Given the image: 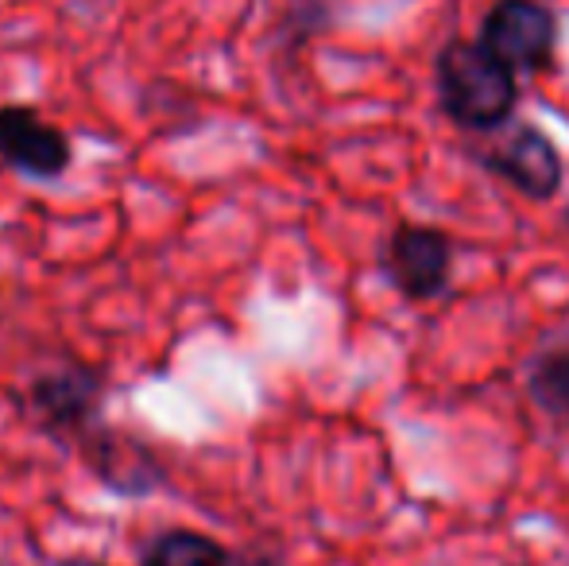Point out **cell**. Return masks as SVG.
Wrapping results in <instances>:
<instances>
[{
  "label": "cell",
  "instance_id": "5b68a950",
  "mask_svg": "<svg viewBox=\"0 0 569 566\" xmlns=\"http://www.w3.org/2000/svg\"><path fill=\"white\" fill-rule=\"evenodd\" d=\"M0 163L36 182H54L74 163V143L31 106H0Z\"/></svg>",
  "mask_w": 569,
  "mask_h": 566
},
{
  "label": "cell",
  "instance_id": "8992f818",
  "mask_svg": "<svg viewBox=\"0 0 569 566\" xmlns=\"http://www.w3.org/2000/svg\"><path fill=\"white\" fill-rule=\"evenodd\" d=\"M453 249L446 234L427 226H399L383 249V268L407 299H430L450 280Z\"/></svg>",
  "mask_w": 569,
  "mask_h": 566
},
{
  "label": "cell",
  "instance_id": "277c9868",
  "mask_svg": "<svg viewBox=\"0 0 569 566\" xmlns=\"http://www.w3.org/2000/svg\"><path fill=\"white\" fill-rule=\"evenodd\" d=\"M477 43L508 70H542L555 59L558 20L539 0H496Z\"/></svg>",
  "mask_w": 569,
  "mask_h": 566
},
{
  "label": "cell",
  "instance_id": "30bf717a",
  "mask_svg": "<svg viewBox=\"0 0 569 566\" xmlns=\"http://www.w3.org/2000/svg\"><path fill=\"white\" fill-rule=\"evenodd\" d=\"M322 0H291L283 12V28H279V43L291 51V47L307 43L318 28H322Z\"/></svg>",
  "mask_w": 569,
  "mask_h": 566
},
{
  "label": "cell",
  "instance_id": "7c38bea8",
  "mask_svg": "<svg viewBox=\"0 0 569 566\" xmlns=\"http://www.w3.org/2000/svg\"><path fill=\"white\" fill-rule=\"evenodd\" d=\"M51 566H106V563H98V559H59Z\"/></svg>",
  "mask_w": 569,
  "mask_h": 566
},
{
  "label": "cell",
  "instance_id": "8fae6325",
  "mask_svg": "<svg viewBox=\"0 0 569 566\" xmlns=\"http://www.w3.org/2000/svg\"><path fill=\"white\" fill-rule=\"evenodd\" d=\"M229 566H283V559H279V555L248 552V555H240V559H232Z\"/></svg>",
  "mask_w": 569,
  "mask_h": 566
},
{
  "label": "cell",
  "instance_id": "ba28073f",
  "mask_svg": "<svg viewBox=\"0 0 569 566\" xmlns=\"http://www.w3.org/2000/svg\"><path fill=\"white\" fill-rule=\"evenodd\" d=\"M226 544L194 528H167L140 547V566H229Z\"/></svg>",
  "mask_w": 569,
  "mask_h": 566
},
{
  "label": "cell",
  "instance_id": "6da1fadb",
  "mask_svg": "<svg viewBox=\"0 0 569 566\" xmlns=\"http://www.w3.org/2000/svg\"><path fill=\"white\" fill-rule=\"evenodd\" d=\"M438 93H442V109L450 113V121L472 132L503 125L519 101L516 75L472 39H450L442 47Z\"/></svg>",
  "mask_w": 569,
  "mask_h": 566
},
{
  "label": "cell",
  "instance_id": "52a82bcc",
  "mask_svg": "<svg viewBox=\"0 0 569 566\" xmlns=\"http://www.w3.org/2000/svg\"><path fill=\"white\" fill-rule=\"evenodd\" d=\"M485 167L500 175L503 182H511L516 190H523L527 198H550L562 187V159H558V148L542 137L539 129H531V125L516 129L500 148L488 151Z\"/></svg>",
  "mask_w": 569,
  "mask_h": 566
},
{
  "label": "cell",
  "instance_id": "9c48e42d",
  "mask_svg": "<svg viewBox=\"0 0 569 566\" xmlns=\"http://www.w3.org/2000/svg\"><path fill=\"white\" fill-rule=\"evenodd\" d=\"M527 393L550 419H569V341H550L539 349L527 373Z\"/></svg>",
  "mask_w": 569,
  "mask_h": 566
},
{
  "label": "cell",
  "instance_id": "3957f363",
  "mask_svg": "<svg viewBox=\"0 0 569 566\" xmlns=\"http://www.w3.org/2000/svg\"><path fill=\"white\" fill-rule=\"evenodd\" d=\"M78 458L93 474V481L120 500H148L167 489V466L151 443L113 424H93L74 443Z\"/></svg>",
  "mask_w": 569,
  "mask_h": 566
},
{
  "label": "cell",
  "instance_id": "7a4b0ae2",
  "mask_svg": "<svg viewBox=\"0 0 569 566\" xmlns=\"http://www.w3.org/2000/svg\"><path fill=\"white\" fill-rule=\"evenodd\" d=\"M20 408L36 424L39 435L74 446L93 424H101L106 373L86 361H74V357L43 365L23 380Z\"/></svg>",
  "mask_w": 569,
  "mask_h": 566
}]
</instances>
